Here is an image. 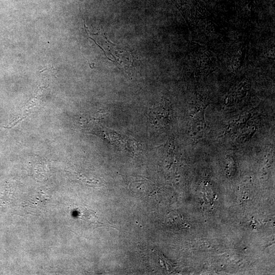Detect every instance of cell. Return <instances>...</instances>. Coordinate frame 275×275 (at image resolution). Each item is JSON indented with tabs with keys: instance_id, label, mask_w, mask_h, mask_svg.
<instances>
[{
	"instance_id": "6da1fadb",
	"label": "cell",
	"mask_w": 275,
	"mask_h": 275,
	"mask_svg": "<svg viewBox=\"0 0 275 275\" xmlns=\"http://www.w3.org/2000/svg\"><path fill=\"white\" fill-rule=\"evenodd\" d=\"M206 124L204 120L203 111L196 116L193 124V133L195 136L201 133L205 129Z\"/></svg>"
},
{
	"instance_id": "7a4b0ae2",
	"label": "cell",
	"mask_w": 275,
	"mask_h": 275,
	"mask_svg": "<svg viewBox=\"0 0 275 275\" xmlns=\"http://www.w3.org/2000/svg\"><path fill=\"white\" fill-rule=\"evenodd\" d=\"M90 212L88 211L85 213H79L80 219L84 220L85 222L90 225L96 226H105L104 224L100 222L96 215L94 214L91 217H89Z\"/></svg>"
}]
</instances>
